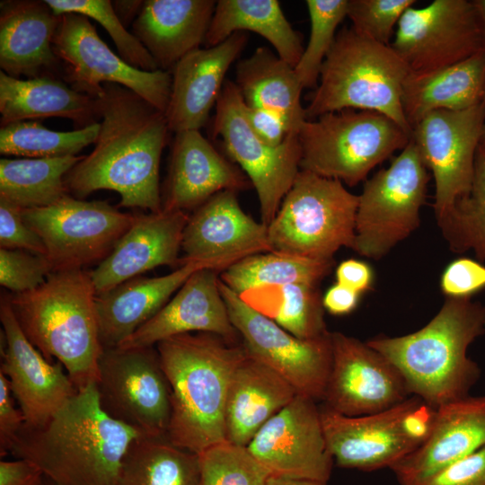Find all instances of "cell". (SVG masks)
Returning a JSON list of instances; mask_svg holds the SVG:
<instances>
[{
    "mask_svg": "<svg viewBox=\"0 0 485 485\" xmlns=\"http://www.w3.org/2000/svg\"><path fill=\"white\" fill-rule=\"evenodd\" d=\"M219 287L244 349L283 376L298 394L322 401L332 362L331 331L299 339L251 308L221 280Z\"/></svg>",
    "mask_w": 485,
    "mask_h": 485,
    "instance_id": "cell-16",
    "label": "cell"
},
{
    "mask_svg": "<svg viewBox=\"0 0 485 485\" xmlns=\"http://www.w3.org/2000/svg\"><path fill=\"white\" fill-rule=\"evenodd\" d=\"M484 333L485 305L471 297H446L435 317L419 331L379 336L366 343L399 370L410 395L437 408L470 395L481 368L467 350Z\"/></svg>",
    "mask_w": 485,
    "mask_h": 485,
    "instance_id": "cell-4",
    "label": "cell"
},
{
    "mask_svg": "<svg viewBox=\"0 0 485 485\" xmlns=\"http://www.w3.org/2000/svg\"><path fill=\"white\" fill-rule=\"evenodd\" d=\"M407 485H485V446Z\"/></svg>",
    "mask_w": 485,
    "mask_h": 485,
    "instance_id": "cell-48",
    "label": "cell"
},
{
    "mask_svg": "<svg viewBox=\"0 0 485 485\" xmlns=\"http://www.w3.org/2000/svg\"><path fill=\"white\" fill-rule=\"evenodd\" d=\"M103 88L95 146L66 173L68 194L84 199L109 190L119 194L120 207L160 212V162L170 131L165 114L122 85Z\"/></svg>",
    "mask_w": 485,
    "mask_h": 485,
    "instance_id": "cell-1",
    "label": "cell"
},
{
    "mask_svg": "<svg viewBox=\"0 0 485 485\" xmlns=\"http://www.w3.org/2000/svg\"><path fill=\"white\" fill-rule=\"evenodd\" d=\"M311 32L306 48L295 66L303 88H316L321 68L337 35L339 24L347 17L348 0H307Z\"/></svg>",
    "mask_w": 485,
    "mask_h": 485,
    "instance_id": "cell-41",
    "label": "cell"
},
{
    "mask_svg": "<svg viewBox=\"0 0 485 485\" xmlns=\"http://www.w3.org/2000/svg\"><path fill=\"white\" fill-rule=\"evenodd\" d=\"M478 8L482 28L483 50L485 51V0H474Z\"/></svg>",
    "mask_w": 485,
    "mask_h": 485,
    "instance_id": "cell-56",
    "label": "cell"
},
{
    "mask_svg": "<svg viewBox=\"0 0 485 485\" xmlns=\"http://www.w3.org/2000/svg\"><path fill=\"white\" fill-rule=\"evenodd\" d=\"M155 346L171 388L166 438L194 454L226 441L227 392L232 375L245 355L242 345L216 334L194 332Z\"/></svg>",
    "mask_w": 485,
    "mask_h": 485,
    "instance_id": "cell-3",
    "label": "cell"
},
{
    "mask_svg": "<svg viewBox=\"0 0 485 485\" xmlns=\"http://www.w3.org/2000/svg\"><path fill=\"white\" fill-rule=\"evenodd\" d=\"M485 446V395L436 408L429 436L391 470L400 485L428 477Z\"/></svg>",
    "mask_w": 485,
    "mask_h": 485,
    "instance_id": "cell-27",
    "label": "cell"
},
{
    "mask_svg": "<svg viewBox=\"0 0 485 485\" xmlns=\"http://www.w3.org/2000/svg\"><path fill=\"white\" fill-rule=\"evenodd\" d=\"M0 320L4 349L0 373L6 377L27 427L45 425L77 389L59 361L48 362L18 324L8 294H2Z\"/></svg>",
    "mask_w": 485,
    "mask_h": 485,
    "instance_id": "cell-20",
    "label": "cell"
},
{
    "mask_svg": "<svg viewBox=\"0 0 485 485\" xmlns=\"http://www.w3.org/2000/svg\"><path fill=\"white\" fill-rule=\"evenodd\" d=\"M15 399L11 392L9 383L4 374L0 373V454H9V450L18 433L24 425V419L20 409H17Z\"/></svg>",
    "mask_w": 485,
    "mask_h": 485,
    "instance_id": "cell-49",
    "label": "cell"
},
{
    "mask_svg": "<svg viewBox=\"0 0 485 485\" xmlns=\"http://www.w3.org/2000/svg\"><path fill=\"white\" fill-rule=\"evenodd\" d=\"M359 296L360 294L336 283L323 295L322 304L332 315H345L355 310Z\"/></svg>",
    "mask_w": 485,
    "mask_h": 485,
    "instance_id": "cell-53",
    "label": "cell"
},
{
    "mask_svg": "<svg viewBox=\"0 0 485 485\" xmlns=\"http://www.w3.org/2000/svg\"><path fill=\"white\" fill-rule=\"evenodd\" d=\"M315 401L297 394L246 446L269 475L329 481L334 462Z\"/></svg>",
    "mask_w": 485,
    "mask_h": 485,
    "instance_id": "cell-19",
    "label": "cell"
},
{
    "mask_svg": "<svg viewBox=\"0 0 485 485\" xmlns=\"http://www.w3.org/2000/svg\"><path fill=\"white\" fill-rule=\"evenodd\" d=\"M247 41V34L238 31L220 44L194 49L178 61L164 112L170 131L199 130L207 124L225 74Z\"/></svg>",
    "mask_w": 485,
    "mask_h": 485,
    "instance_id": "cell-23",
    "label": "cell"
},
{
    "mask_svg": "<svg viewBox=\"0 0 485 485\" xmlns=\"http://www.w3.org/2000/svg\"><path fill=\"white\" fill-rule=\"evenodd\" d=\"M61 21L46 1L8 0L0 4V67L19 78H60L53 40Z\"/></svg>",
    "mask_w": 485,
    "mask_h": 485,
    "instance_id": "cell-28",
    "label": "cell"
},
{
    "mask_svg": "<svg viewBox=\"0 0 485 485\" xmlns=\"http://www.w3.org/2000/svg\"><path fill=\"white\" fill-rule=\"evenodd\" d=\"M142 435L101 409L93 383L45 425H23L9 454L37 465L54 485H115L125 454Z\"/></svg>",
    "mask_w": 485,
    "mask_h": 485,
    "instance_id": "cell-2",
    "label": "cell"
},
{
    "mask_svg": "<svg viewBox=\"0 0 485 485\" xmlns=\"http://www.w3.org/2000/svg\"><path fill=\"white\" fill-rule=\"evenodd\" d=\"M100 122L73 131H55L38 120L11 123L0 128V153L24 158H54L76 155L94 144Z\"/></svg>",
    "mask_w": 485,
    "mask_h": 485,
    "instance_id": "cell-39",
    "label": "cell"
},
{
    "mask_svg": "<svg viewBox=\"0 0 485 485\" xmlns=\"http://www.w3.org/2000/svg\"><path fill=\"white\" fill-rule=\"evenodd\" d=\"M1 127L49 117L71 119L76 129L101 119L99 98L80 93L61 78L42 75L22 80L0 71Z\"/></svg>",
    "mask_w": 485,
    "mask_h": 485,
    "instance_id": "cell-31",
    "label": "cell"
},
{
    "mask_svg": "<svg viewBox=\"0 0 485 485\" xmlns=\"http://www.w3.org/2000/svg\"><path fill=\"white\" fill-rule=\"evenodd\" d=\"M216 1L147 0L133 22V34L159 69L168 71L205 41Z\"/></svg>",
    "mask_w": 485,
    "mask_h": 485,
    "instance_id": "cell-30",
    "label": "cell"
},
{
    "mask_svg": "<svg viewBox=\"0 0 485 485\" xmlns=\"http://www.w3.org/2000/svg\"><path fill=\"white\" fill-rule=\"evenodd\" d=\"M245 114L253 132L269 146H278L292 135L284 121L270 111L245 105Z\"/></svg>",
    "mask_w": 485,
    "mask_h": 485,
    "instance_id": "cell-50",
    "label": "cell"
},
{
    "mask_svg": "<svg viewBox=\"0 0 485 485\" xmlns=\"http://www.w3.org/2000/svg\"><path fill=\"white\" fill-rule=\"evenodd\" d=\"M297 394L283 376L245 350L229 384L225 440L247 446L259 430Z\"/></svg>",
    "mask_w": 485,
    "mask_h": 485,
    "instance_id": "cell-29",
    "label": "cell"
},
{
    "mask_svg": "<svg viewBox=\"0 0 485 485\" xmlns=\"http://www.w3.org/2000/svg\"><path fill=\"white\" fill-rule=\"evenodd\" d=\"M485 51L441 69L410 72L404 81L401 106L410 128L438 110H462L483 101Z\"/></svg>",
    "mask_w": 485,
    "mask_h": 485,
    "instance_id": "cell-32",
    "label": "cell"
},
{
    "mask_svg": "<svg viewBox=\"0 0 485 485\" xmlns=\"http://www.w3.org/2000/svg\"><path fill=\"white\" fill-rule=\"evenodd\" d=\"M45 480L42 471L28 460L0 462V485H43Z\"/></svg>",
    "mask_w": 485,
    "mask_h": 485,
    "instance_id": "cell-51",
    "label": "cell"
},
{
    "mask_svg": "<svg viewBox=\"0 0 485 485\" xmlns=\"http://www.w3.org/2000/svg\"><path fill=\"white\" fill-rule=\"evenodd\" d=\"M22 210L0 198V248L45 255L43 242L24 221Z\"/></svg>",
    "mask_w": 485,
    "mask_h": 485,
    "instance_id": "cell-46",
    "label": "cell"
},
{
    "mask_svg": "<svg viewBox=\"0 0 485 485\" xmlns=\"http://www.w3.org/2000/svg\"><path fill=\"white\" fill-rule=\"evenodd\" d=\"M266 485H328V482L269 475Z\"/></svg>",
    "mask_w": 485,
    "mask_h": 485,
    "instance_id": "cell-55",
    "label": "cell"
},
{
    "mask_svg": "<svg viewBox=\"0 0 485 485\" xmlns=\"http://www.w3.org/2000/svg\"><path fill=\"white\" fill-rule=\"evenodd\" d=\"M238 295L251 308L299 339H316L329 332L318 285L266 286Z\"/></svg>",
    "mask_w": 485,
    "mask_h": 485,
    "instance_id": "cell-37",
    "label": "cell"
},
{
    "mask_svg": "<svg viewBox=\"0 0 485 485\" xmlns=\"http://www.w3.org/2000/svg\"><path fill=\"white\" fill-rule=\"evenodd\" d=\"M200 485H201V483H200Z\"/></svg>",
    "mask_w": 485,
    "mask_h": 485,
    "instance_id": "cell-59",
    "label": "cell"
},
{
    "mask_svg": "<svg viewBox=\"0 0 485 485\" xmlns=\"http://www.w3.org/2000/svg\"><path fill=\"white\" fill-rule=\"evenodd\" d=\"M197 454L201 485H266L269 477L246 446L224 441Z\"/></svg>",
    "mask_w": 485,
    "mask_h": 485,
    "instance_id": "cell-42",
    "label": "cell"
},
{
    "mask_svg": "<svg viewBox=\"0 0 485 485\" xmlns=\"http://www.w3.org/2000/svg\"><path fill=\"white\" fill-rule=\"evenodd\" d=\"M181 265L190 260H234L270 251L268 226L240 207L236 191H221L194 210L183 231Z\"/></svg>",
    "mask_w": 485,
    "mask_h": 485,
    "instance_id": "cell-25",
    "label": "cell"
},
{
    "mask_svg": "<svg viewBox=\"0 0 485 485\" xmlns=\"http://www.w3.org/2000/svg\"><path fill=\"white\" fill-rule=\"evenodd\" d=\"M252 186L245 173L226 160L199 130L175 133L163 209L195 210L224 190Z\"/></svg>",
    "mask_w": 485,
    "mask_h": 485,
    "instance_id": "cell-26",
    "label": "cell"
},
{
    "mask_svg": "<svg viewBox=\"0 0 485 485\" xmlns=\"http://www.w3.org/2000/svg\"><path fill=\"white\" fill-rule=\"evenodd\" d=\"M51 272V265L43 254L0 248V284L12 294L39 287Z\"/></svg>",
    "mask_w": 485,
    "mask_h": 485,
    "instance_id": "cell-45",
    "label": "cell"
},
{
    "mask_svg": "<svg viewBox=\"0 0 485 485\" xmlns=\"http://www.w3.org/2000/svg\"><path fill=\"white\" fill-rule=\"evenodd\" d=\"M393 37L391 47L412 73L450 66L483 50L474 0H434L421 8L410 7Z\"/></svg>",
    "mask_w": 485,
    "mask_h": 485,
    "instance_id": "cell-17",
    "label": "cell"
},
{
    "mask_svg": "<svg viewBox=\"0 0 485 485\" xmlns=\"http://www.w3.org/2000/svg\"><path fill=\"white\" fill-rule=\"evenodd\" d=\"M244 31L266 39L277 55L294 67L303 55V35L292 27L277 0L216 1L205 42L216 46Z\"/></svg>",
    "mask_w": 485,
    "mask_h": 485,
    "instance_id": "cell-34",
    "label": "cell"
},
{
    "mask_svg": "<svg viewBox=\"0 0 485 485\" xmlns=\"http://www.w3.org/2000/svg\"><path fill=\"white\" fill-rule=\"evenodd\" d=\"M111 3L117 16L125 27L139 14L144 4V1L139 0H117Z\"/></svg>",
    "mask_w": 485,
    "mask_h": 485,
    "instance_id": "cell-54",
    "label": "cell"
},
{
    "mask_svg": "<svg viewBox=\"0 0 485 485\" xmlns=\"http://www.w3.org/2000/svg\"><path fill=\"white\" fill-rule=\"evenodd\" d=\"M485 147V146H484Z\"/></svg>",
    "mask_w": 485,
    "mask_h": 485,
    "instance_id": "cell-60",
    "label": "cell"
},
{
    "mask_svg": "<svg viewBox=\"0 0 485 485\" xmlns=\"http://www.w3.org/2000/svg\"><path fill=\"white\" fill-rule=\"evenodd\" d=\"M415 3V0H348L347 17L358 35L391 45L394 27Z\"/></svg>",
    "mask_w": 485,
    "mask_h": 485,
    "instance_id": "cell-44",
    "label": "cell"
},
{
    "mask_svg": "<svg viewBox=\"0 0 485 485\" xmlns=\"http://www.w3.org/2000/svg\"><path fill=\"white\" fill-rule=\"evenodd\" d=\"M220 273L214 268L194 272L155 315L119 347L155 346L171 337L194 332L216 334L235 344L240 335L220 290Z\"/></svg>",
    "mask_w": 485,
    "mask_h": 485,
    "instance_id": "cell-21",
    "label": "cell"
},
{
    "mask_svg": "<svg viewBox=\"0 0 485 485\" xmlns=\"http://www.w3.org/2000/svg\"><path fill=\"white\" fill-rule=\"evenodd\" d=\"M410 68L391 45L358 35L352 28L337 32L305 108L306 119L345 109L380 112L411 135L401 106Z\"/></svg>",
    "mask_w": 485,
    "mask_h": 485,
    "instance_id": "cell-6",
    "label": "cell"
},
{
    "mask_svg": "<svg viewBox=\"0 0 485 485\" xmlns=\"http://www.w3.org/2000/svg\"><path fill=\"white\" fill-rule=\"evenodd\" d=\"M373 271L366 262L349 259L340 263L336 269V283L358 294L372 287Z\"/></svg>",
    "mask_w": 485,
    "mask_h": 485,
    "instance_id": "cell-52",
    "label": "cell"
},
{
    "mask_svg": "<svg viewBox=\"0 0 485 485\" xmlns=\"http://www.w3.org/2000/svg\"><path fill=\"white\" fill-rule=\"evenodd\" d=\"M237 260L184 261L172 272L155 278L136 277L96 295L99 336L103 348L119 347L155 315L197 270H224Z\"/></svg>",
    "mask_w": 485,
    "mask_h": 485,
    "instance_id": "cell-24",
    "label": "cell"
},
{
    "mask_svg": "<svg viewBox=\"0 0 485 485\" xmlns=\"http://www.w3.org/2000/svg\"><path fill=\"white\" fill-rule=\"evenodd\" d=\"M333 260H318L277 251L251 254L221 271L220 280L241 295L266 286L304 283L319 285L330 274Z\"/></svg>",
    "mask_w": 485,
    "mask_h": 485,
    "instance_id": "cell-38",
    "label": "cell"
},
{
    "mask_svg": "<svg viewBox=\"0 0 485 485\" xmlns=\"http://www.w3.org/2000/svg\"><path fill=\"white\" fill-rule=\"evenodd\" d=\"M115 485H200L198 454L165 436L142 435L125 454Z\"/></svg>",
    "mask_w": 485,
    "mask_h": 485,
    "instance_id": "cell-35",
    "label": "cell"
},
{
    "mask_svg": "<svg viewBox=\"0 0 485 485\" xmlns=\"http://www.w3.org/2000/svg\"><path fill=\"white\" fill-rule=\"evenodd\" d=\"M22 214L43 242L52 272L101 262L135 219L107 201L71 195L48 207L22 209Z\"/></svg>",
    "mask_w": 485,
    "mask_h": 485,
    "instance_id": "cell-14",
    "label": "cell"
},
{
    "mask_svg": "<svg viewBox=\"0 0 485 485\" xmlns=\"http://www.w3.org/2000/svg\"><path fill=\"white\" fill-rule=\"evenodd\" d=\"M440 287L446 297L472 298L485 288V266L470 258H458L445 269Z\"/></svg>",
    "mask_w": 485,
    "mask_h": 485,
    "instance_id": "cell-47",
    "label": "cell"
},
{
    "mask_svg": "<svg viewBox=\"0 0 485 485\" xmlns=\"http://www.w3.org/2000/svg\"><path fill=\"white\" fill-rule=\"evenodd\" d=\"M8 297L23 334L48 362L63 365L77 391L96 382L103 348L90 271H54L39 287Z\"/></svg>",
    "mask_w": 485,
    "mask_h": 485,
    "instance_id": "cell-5",
    "label": "cell"
},
{
    "mask_svg": "<svg viewBox=\"0 0 485 485\" xmlns=\"http://www.w3.org/2000/svg\"><path fill=\"white\" fill-rule=\"evenodd\" d=\"M43 485H54L52 484L51 482H49L48 481L45 480V482Z\"/></svg>",
    "mask_w": 485,
    "mask_h": 485,
    "instance_id": "cell-58",
    "label": "cell"
},
{
    "mask_svg": "<svg viewBox=\"0 0 485 485\" xmlns=\"http://www.w3.org/2000/svg\"><path fill=\"white\" fill-rule=\"evenodd\" d=\"M234 84L247 107L278 115L290 134L297 135L306 120L301 104L304 89L295 67L265 47L236 64Z\"/></svg>",
    "mask_w": 485,
    "mask_h": 485,
    "instance_id": "cell-33",
    "label": "cell"
},
{
    "mask_svg": "<svg viewBox=\"0 0 485 485\" xmlns=\"http://www.w3.org/2000/svg\"><path fill=\"white\" fill-rule=\"evenodd\" d=\"M53 48L59 61L60 78L73 89L100 98L104 84H117L165 112L172 81L169 71L149 72L130 66L100 38L88 17L61 14Z\"/></svg>",
    "mask_w": 485,
    "mask_h": 485,
    "instance_id": "cell-13",
    "label": "cell"
},
{
    "mask_svg": "<svg viewBox=\"0 0 485 485\" xmlns=\"http://www.w3.org/2000/svg\"><path fill=\"white\" fill-rule=\"evenodd\" d=\"M357 206L340 181L300 170L268 225L270 251L333 260L341 247L352 249Z\"/></svg>",
    "mask_w": 485,
    "mask_h": 485,
    "instance_id": "cell-8",
    "label": "cell"
},
{
    "mask_svg": "<svg viewBox=\"0 0 485 485\" xmlns=\"http://www.w3.org/2000/svg\"><path fill=\"white\" fill-rule=\"evenodd\" d=\"M190 215L164 210L135 215L111 252L91 272L96 295L159 266L181 265L179 257Z\"/></svg>",
    "mask_w": 485,
    "mask_h": 485,
    "instance_id": "cell-22",
    "label": "cell"
},
{
    "mask_svg": "<svg viewBox=\"0 0 485 485\" xmlns=\"http://www.w3.org/2000/svg\"><path fill=\"white\" fill-rule=\"evenodd\" d=\"M84 155L0 160V198L20 207H48L68 194L66 173Z\"/></svg>",
    "mask_w": 485,
    "mask_h": 485,
    "instance_id": "cell-36",
    "label": "cell"
},
{
    "mask_svg": "<svg viewBox=\"0 0 485 485\" xmlns=\"http://www.w3.org/2000/svg\"><path fill=\"white\" fill-rule=\"evenodd\" d=\"M95 384L110 417L144 435L166 436L171 388L154 346L103 348Z\"/></svg>",
    "mask_w": 485,
    "mask_h": 485,
    "instance_id": "cell-12",
    "label": "cell"
},
{
    "mask_svg": "<svg viewBox=\"0 0 485 485\" xmlns=\"http://www.w3.org/2000/svg\"><path fill=\"white\" fill-rule=\"evenodd\" d=\"M297 137L300 170L353 187L395 151L402 150L411 135L380 112L345 109L306 119Z\"/></svg>",
    "mask_w": 485,
    "mask_h": 485,
    "instance_id": "cell-7",
    "label": "cell"
},
{
    "mask_svg": "<svg viewBox=\"0 0 485 485\" xmlns=\"http://www.w3.org/2000/svg\"><path fill=\"white\" fill-rule=\"evenodd\" d=\"M57 14L78 13L98 22L114 41L119 57L130 66L144 71L159 67L137 38L126 30L109 0H45Z\"/></svg>",
    "mask_w": 485,
    "mask_h": 485,
    "instance_id": "cell-43",
    "label": "cell"
},
{
    "mask_svg": "<svg viewBox=\"0 0 485 485\" xmlns=\"http://www.w3.org/2000/svg\"><path fill=\"white\" fill-rule=\"evenodd\" d=\"M484 124L482 101L462 110L431 111L411 128L410 140L435 180L433 207L439 227L471 191Z\"/></svg>",
    "mask_w": 485,
    "mask_h": 485,
    "instance_id": "cell-15",
    "label": "cell"
},
{
    "mask_svg": "<svg viewBox=\"0 0 485 485\" xmlns=\"http://www.w3.org/2000/svg\"><path fill=\"white\" fill-rule=\"evenodd\" d=\"M436 411L415 395L386 410L357 417L320 409L333 462L363 472L391 469L418 449L430 434Z\"/></svg>",
    "mask_w": 485,
    "mask_h": 485,
    "instance_id": "cell-9",
    "label": "cell"
},
{
    "mask_svg": "<svg viewBox=\"0 0 485 485\" xmlns=\"http://www.w3.org/2000/svg\"><path fill=\"white\" fill-rule=\"evenodd\" d=\"M429 175L415 144L365 181L358 195L352 250L379 260L419 225Z\"/></svg>",
    "mask_w": 485,
    "mask_h": 485,
    "instance_id": "cell-10",
    "label": "cell"
},
{
    "mask_svg": "<svg viewBox=\"0 0 485 485\" xmlns=\"http://www.w3.org/2000/svg\"><path fill=\"white\" fill-rule=\"evenodd\" d=\"M482 101L485 103V87H484V94H483ZM481 146H485V124H484L483 132H482Z\"/></svg>",
    "mask_w": 485,
    "mask_h": 485,
    "instance_id": "cell-57",
    "label": "cell"
},
{
    "mask_svg": "<svg viewBox=\"0 0 485 485\" xmlns=\"http://www.w3.org/2000/svg\"><path fill=\"white\" fill-rule=\"evenodd\" d=\"M450 250L463 253L473 250L479 261L485 260V147L476 154L472 186L460 199L447 221L439 227Z\"/></svg>",
    "mask_w": 485,
    "mask_h": 485,
    "instance_id": "cell-40",
    "label": "cell"
},
{
    "mask_svg": "<svg viewBox=\"0 0 485 485\" xmlns=\"http://www.w3.org/2000/svg\"><path fill=\"white\" fill-rule=\"evenodd\" d=\"M211 135L222 139L229 157L256 190L261 222L268 226L300 172L297 135H289L278 146L263 142L251 129L242 97L231 80L225 82L216 104Z\"/></svg>",
    "mask_w": 485,
    "mask_h": 485,
    "instance_id": "cell-11",
    "label": "cell"
},
{
    "mask_svg": "<svg viewBox=\"0 0 485 485\" xmlns=\"http://www.w3.org/2000/svg\"><path fill=\"white\" fill-rule=\"evenodd\" d=\"M332 362L322 401L335 412L357 417L386 410L410 395L399 370L366 342L331 332Z\"/></svg>",
    "mask_w": 485,
    "mask_h": 485,
    "instance_id": "cell-18",
    "label": "cell"
}]
</instances>
